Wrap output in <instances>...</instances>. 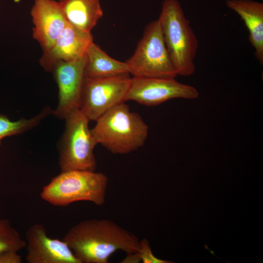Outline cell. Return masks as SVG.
<instances>
[{"label": "cell", "mask_w": 263, "mask_h": 263, "mask_svg": "<svg viewBox=\"0 0 263 263\" xmlns=\"http://www.w3.org/2000/svg\"><path fill=\"white\" fill-rule=\"evenodd\" d=\"M63 240L80 263H108L118 250L138 251L140 241L132 232L108 219H89L71 227Z\"/></svg>", "instance_id": "1"}, {"label": "cell", "mask_w": 263, "mask_h": 263, "mask_svg": "<svg viewBox=\"0 0 263 263\" xmlns=\"http://www.w3.org/2000/svg\"><path fill=\"white\" fill-rule=\"evenodd\" d=\"M124 102L113 106L95 121L91 129L96 144L114 154H127L143 146L149 128L141 116Z\"/></svg>", "instance_id": "2"}, {"label": "cell", "mask_w": 263, "mask_h": 263, "mask_svg": "<svg viewBox=\"0 0 263 263\" xmlns=\"http://www.w3.org/2000/svg\"><path fill=\"white\" fill-rule=\"evenodd\" d=\"M158 19L169 58L178 75L195 72L198 41L177 0H164Z\"/></svg>", "instance_id": "3"}, {"label": "cell", "mask_w": 263, "mask_h": 263, "mask_svg": "<svg viewBox=\"0 0 263 263\" xmlns=\"http://www.w3.org/2000/svg\"><path fill=\"white\" fill-rule=\"evenodd\" d=\"M108 185V178L102 172L79 170L61 171L43 188L40 197L57 207L81 201L100 206L105 202Z\"/></svg>", "instance_id": "4"}, {"label": "cell", "mask_w": 263, "mask_h": 263, "mask_svg": "<svg viewBox=\"0 0 263 263\" xmlns=\"http://www.w3.org/2000/svg\"><path fill=\"white\" fill-rule=\"evenodd\" d=\"M64 119L65 128L59 151L61 171H95L94 150L97 144L89 127L90 120L79 108L71 111Z\"/></svg>", "instance_id": "5"}, {"label": "cell", "mask_w": 263, "mask_h": 263, "mask_svg": "<svg viewBox=\"0 0 263 263\" xmlns=\"http://www.w3.org/2000/svg\"><path fill=\"white\" fill-rule=\"evenodd\" d=\"M125 62L133 77L175 78L177 76L158 19L146 26L135 51Z\"/></svg>", "instance_id": "6"}, {"label": "cell", "mask_w": 263, "mask_h": 263, "mask_svg": "<svg viewBox=\"0 0 263 263\" xmlns=\"http://www.w3.org/2000/svg\"><path fill=\"white\" fill-rule=\"evenodd\" d=\"M132 78L130 74L102 78H85L79 109L96 121L109 109L125 101Z\"/></svg>", "instance_id": "7"}, {"label": "cell", "mask_w": 263, "mask_h": 263, "mask_svg": "<svg viewBox=\"0 0 263 263\" xmlns=\"http://www.w3.org/2000/svg\"><path fill=\"white\" fill-rule=\"evenodd\" d=\"M199 95L194 87L180 83L175 78L133 76L125 101L154 106L172 99H194Z\"/></svg>", "instance_id": "8"}, {"label": "cell", "mask_w": 263, "mask_h": 263, "mask_svg": "<svg viewBox=\"0 0 263 263\" xmlns=\"http://www.w3.org/2000/svg\"><path fill=\"white\" fill-rule=\"evenodd\" d=\"M86 56L78 60L59 61L52 71L58 88V103L54 115L61 119L73 110L79 108L84 79Z\"/></svg>", "instance_id": "9"}, {"label": "cell", "mask_w": 263, "mask_h": 263, "mask_svg": "<svg viewBox=\"0 0 263 263\" xmlns=\"http://www.w3.org/2000/svg\"><path fill=\"white\" fill-rule=\"evenodd\" d=\"M25 242L28 263H80L65 242L49 237L40 224L28 228Z\"/></svg>", "instance_id": "10"}, {"label": "cell", "mask_w": 263, "mask_h": 263, "mask_svg": "<svg viewBox=\"0 0 263 263\" xmlns=\"http://www.w3.org/2000/svg\"><path fill=\"white\" fill-rule=\"evenodd\" d=\"M93 42L91 32L68 23L52 47L43 52L40 64L45 70L52 71L58 62L73 61L85 56Z\"/></svg>", "instance_id": "11"}, {"label": "cell", "mask_w": 263, "mask_h": 263, "mask_svg": "<svg viewBox=\"0 0 263 263\" xmlns=\"http://www.w3.org/2000/svg\"><path fill=\"white\" fill-rule=\"evenodd\" d=\"M30 15L34 24L33 38L43 52H46L52 47L68 22L55 0H34Z\"/></svg>", "instance_id": "12"}, {"label": "cell", "mask_w": 263, "mask_h": 263, "mask_svg": "<svg viewBox=\"0 0 263 263\" xmlns=\"http://www.w3.org/2000/svg\"><path fill=\"white\" fill-rule=\"evenodd\" d=\"M226 6L239 15L248 31L254 55L263 64V3L252 0H227Z\"/></svg>", "instance_id": "13"}, {"label": "cell", "mask_w": 263, "mask_h": 263, "mask_svg": "<svg viewBox=\"0 0 263 263\" xmlns=\"http://www.w3.org/2000/svg\"><path fill=\"white\" fill-rule=\"evenodd\" d=\"M67 22L91 32L102 17L99 0H58Z\"/></svg>", "instance_id": "14"}, {"label": "cell", "mask_w": 263, "mask_h": 263, "mask_svg": "<svg viewBox=\"0 0 263 263\" xmlns=\"http://www.w3.org/2000/svg\"><path fill=\"white\" fill-rule=\"evenodd\" d=\"M84 77L102 78L130 74L126 62L115 59L93 42L86 54Z\"/></svg>", "instance_id": "15"}, {"label": "cell", "mask_w": 263, "mask_h": 263, "mask_svg": "<svg viewBox=\"0 0 263 263\" xmlns=\"http://www.w3.org/2000/svg\"><path fill=\"white\" fill-rule=\"evenodd\" d=\"M51 112L50 108H45L30 119L17 121H11L6 115L0 114V144L4 137L22 133L35 127Z\"/></svg>", "instance_id": "16"}, {"label": "cell", "mask_w": 263, "mask_h": 263, "mask_svg": "<svg viewBox=\"0 0 263 263\" xmlns=\"http://www.w3.org/2000/svg\"><path fill=\"white\" fill-rule=\"evenodd\" d=\"M25 246V240L21 237L10 221L0 218V253L7 251L18 252Z\"/></svg>", "instance_id": "17"}, {"label": "cell", "mask_w": 263, "mask_h": 263, "mask_svg": "<svg viewBox=\"0 0 263 263\" xmlns=\"http://www.w3.org/2000/svg\"><path fill=\"white\" fill-rule=\"evenodd\" d=\"M138 252L143 263H171L172 262L159 259L151 251L149 241L146 239L140 241Z\"/></svg>", "instance_id": "18"}, {"label": "cell", "mask_w": 263, "mask_h": 263, "mask_svg": "<svg viewBox=\"0 0 263 263\" xmlns=\"http://www.w3.org/2000/svg\"><path fill=\"white\" fill-rule=\"evenodd\" d=\"M21 257L18 252L7 251L0 253V263H21Z\"/></svg>", "instance_id": "19"}, {"label": "cell", "mask_w": 263, "mask_h": 263, "mask_svg": "<svg viewBox=\"0 0 263 263\" xmlns=\"http://www.w3.org/2000/svg\"><path fill=\"white\" fill-rule=\"evenodd\" d=\"M141 262V259L138 251L127 254L126 258L121 263H137Z\"/></svg>", "instance_id": "20"}]
</instances>
